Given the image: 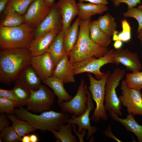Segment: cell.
Returning a JSON list of instances; mask_svg holds the SVG:
<instances>
[{
	"instance_id": "5bb4252c",
	"label": "cell",
	"mask_w": 142,
	"mask_h": 142,
	"mask_svg": "<svg viewBox=\"0 0 142 142\" xmlns=\"http://www.w3.org/2000/svg\"><path fill=\"white\" fill-rule=\"evenodd\" d=\"M31 65L42 81L52 76L55 67L49 50L31 58Z\"/></svg>"
},
{
	"instance_id": "f35d334b",
	"label": "cell",
	"mask_w": 142,
	"mask_h": 142,
	"mask_svg": "<svg viewBox=\"0 0 142 142\" xmlns=\"http://www.w3.org/2000/svg\"><path fill=\"white\" fill-rule=\"evenodd\" d=\"M7 115L3 113L0 115V131L9 126V122Z\"/></svg>"
},
{
	"instance_id": "ffe728a7",
	"label": "cell",
	"mask_w": 142,
	"mask_h": 142,
	"mask_svg": "<svg viewBox=\"0 0 142 142\" xmlns=\"http://www.w3.org/2000/svg\"><path fill=\"white\" fill-rule=\"evenodd\" d=\"M110 117L114 120L122 124L128 131L133 133L136 136L138 141L142 142V126L136 121L135 115L129 114L125 119L121 118L112 110L109 111Z\"/></svg>"
},
{
	"instance_id": "7bdbcfd3",
	"label": "cell",
	"mask_w": 142,
	"mask_h": 142,
	"mask_svg": "<svg viewBox=\"0 0 142 142\" xmlns=\"http://www.w3.org/2000/svg\"><path fill=\"white\" fill-rule=\"evenodd\" d=\"M9 0H0V13L4 11L6 5Z\"/></svg>"
},
{
	"instance_id": "ac0fdd59",
	"label": "cell",
	"mask_w": 142,
	"mask_h": 142,
	"mask_svg": "<svg viewBox=\"0 0 142 142\" xmlns=\"http://www.w3.org/2000/svg\"><path fill=\"white\" fill-rule=\"evenodd\" d=\"M58 33L53 31L34 38L27 48L31 56L38 55L48 50Z\"/></svg>"
},
{
	"instance_id": "f6af8a7d",
	"label": "cell",
	"mask_w": 142,
	"mask_h": 142,
	"mask_svg": "<svg viewBox=\"0 0 142 142\" xmlns=\"http://www.w3.org/2000/svg\"><path fill=\"white\" fill-rule=\"evenodd\" d=\"M30 142H37L38 141V138L35 134H32L29 135Z\"/></svg>"
},
{
	"instance_id": "d6a6232c",
	"label": "cell",
	"mask_w": 142,
	"mask_h": 142,
	"mask_svg": "<svg viewBox=\"0 0 142 142\" xmlns=\"http://www.w3.org/2000/svg\"><path fill=\"white\" fill-rule=\"evenodd\" d=\"M0 138L6 142H17L21 141V137L17 133L12 126H9L0 132Z\"/></svg>"
},
{
	"instance_id": "44dd1931",
	"label": "cell",
	"mask_w": 142,
	"mask_h": 142,
	"mask_svg": "<svg viewBox=\"0 0 142 142\" xmlns=\"http://www.w3.org/2000/svg\"><path fill=\"white\" fill-rule=\"evenodd\" d=\"M42 82L53 90L58 98V104L63 102L68 101L73 97L65 89L63 82L58 78L52 76L42 81Z\"/></svg>"
},
{
	"instance_id": "ee69618b",
	"label": "cell",
	"mask_w": 142,
	"mask_h": 142,
	"mask_svg": "<svg viewBox=\"0 0 142 142\" xmlns=\"http://www.w3.org/2000/svg\"><path fill=\"white\" fill-rule=\"evenodd\" d=\"M123 45V42L120 40H117L115 41L113 46L115 49H119L121 48Z\"/></svg>"
},
{
	"instance_id": "8992f818",
	"label": "cell",
	"mask_w": 142,
	"mask_h": 142,
	"mask_svg": "<svg viewBox=\"0 0 142 142\" xmlns=\"http://www.w3.org/2000/svg\"><path fill=\"white\" fill-rule=\"evenodd\" d=\"M125 71L119 68L114 69L107 80L105 89V106L106 110H112L118 115L122 113V104L116 94V89L125 76Z\"/></svg>"
},
{
	"instance_id": "83f0119b",
	"label": "cell",
	"mask_w": 142,
	"mask_h": 142,
	"mask_svg": "<svg viewBox=\"0 0 142 142\" xmlns=\"http://www.w3.org/2000/svg\"><path fill=\"white\" fill-rule=\"evenodd\" d=\"M7 115L12 122V126L21 136L33 133L36 130L27 121L21 120L13 115L7 114Z\"/></svg>"
},
{
	"instance_id": "2e32d148",
	"label": "cell",
	"mask_w": 142,
	"mask_h": 142,
	"mask_svg": "<svg viewBox=\"0 0 142 142\" xmlns=\"http://www.w3.org/2000/svg\"><path fill=\"white\" fill-rule=\"evenodd\" d=\"M42 81L31 64L25 67L18 74L14 82L28 89L36 90L41 85Z\"/></svg>"
},
{
	"instance_id": "74e56055",
	"label": "cell",
	"mask_w": 142,
	"mask_h": 142,
	"mask_svg": "<svg viewBox=\"0 0 142 142\" xmlns=\"http://www.w3.org/2000/svg\"><path fill=\"white\" fill-rule=\"evenodd\" d=\"M0 97L13 101L16 103L17 102V98L12 89L6 90L0 88Z\"/></svg>"
},
{
	"instance_id": "f1b7e54d",
	"label": "cell",
	"mask_w": 142,
	"mask_h": 142,
	"mask_svg": "<svg viewBox=\"0 0 142 142\" xmlns=\"http://www.w3.org/2000/svg\"><path fill=\"white\" fill-rule=\"evenodd\" d=\"M4 17L1 22L0 26L12 27L24 23V16L14 10L4 11Z\"/></svg>"
},
{
	"instance_id": "f546056e",
	"label": "cell",
	"mask_w": 142,
	"mask_h": 142,
	"mask_svg": "<svg viewBox=\"0 0 142 142\" xmlns=\"http://www.w3.org/2000/svg\"><path fill=\"white\" fill-rule=\"evenodd\" d=\"M34 0H9L4 11L14 10L24 15L30 4Z\"/></svg>"
},
{
	"instance_id": "d590c367",
	"label": "cell",
	"mask_w": 142,
	"mask_h": 142,
	"mask_svg": "<svg viewBox=\"0 0 142 142\" xmlns=\"http://www.w3.org/2000/svg\"><path fill=\"white\" fill-rule=\"evenodd\" d=\"M125 17H132L136 19L138 23V27L137 32L138 33L142 29V10L134 7L128 9L126 12L123 13Z\"/></svg>"
},
{
	"instance_id": "30bf717a",
	"label": "cell",
	"mask_w": 142,
	"mask_h": 142,
	"mask_svg": "<svg viewBox=\"0 0 142 142\" xmlns=\"http://www.w3.org/2000/svg\"><path fill=\"white\" fill-rule=\"evenodd\" d=\"M120 89L122 95L118 98L129 114L142 116V93L141 90L129 88L122 80Z\"/></svg>"
},
{
	"instance_id": "8fae6325",
	"label": "cell",
	"mask_w": 142,
	"mask_h": 142,
	"mask_svg": "<svg viewBox=\"0 0 142 142\" xmlns=\"http://www.w3.org/2000/svg\"><path fill=\"white\" fill-rule=\"evenodd\" d=\"M85 85L88 97L87 108L84 113L80 116L73 115L67 121V123L77 124L78 126L77 131L80 133H82L83 129H86L88 131V133L86 139L88 140L96 133L97 129L95 126L91 125V119L89 115L90 112L94 109V107L92 94L88 90L86 83Z\"/></svg>"
},
{
	"instance_id": "7a4b0ae2",
	"label": "cell",
	"mask_w": 142,
	"mask_h": 142,
	"mask_svg": "<svg viewBox=\"0 0 142 142\" xmlns=\"http://www.w3.org/2000/svg\"><path fill=\"white\" fill-rule=\"evenodd\" d=\"M91 21V18L81 21L78 38L69 56V61L72 64L93 57L100 58L109 50L108 48L96 44L90 38L89 26Z\"/></svg>"
},
{
	"instance_id": "60d3db41",
	"label": "cell",
	"mask_w": 142,
	"mask_h": 142,
	"mask_svg": "<svg viewBox=\"0 0 142 142\" xmlns=\"http://www.w3.org/2000/svg\"><path fill=\"white\" fill-rule=\"evenodd\" d=\"M103 133L107 137L110 138L118 142H122L113 134L111 131L110 125H109L106 130L103 131Z\"/></svg>"
},
{
	"instance_id": "7c38bea8",
	"label": "cell",
	"mask_w": 142,
	"mask_h": 142,
	"mask_svg": "<svg viewBox=\"0 0 142 142\" xmlns=\"http://www.w3.org/2000/svg\"><path fill=\"white\" fill-rule=\"evenodd\" d=\"M51 8L44 0H34L23 16L25 23L35 28L48 14Z\"/></svg>"
},
{
	"instance_id": "cb8c5ba5",
	"label": "cell",
	"mask_w": 142,
	"mask_h": 142,
	"mask_svg": "<svg viewBox=\"0 0 142 142\" xmlns=\"http://www.w3.org/2000/svg\"><path fill=\"white\" fill-rule=\"evenodd\" d=\"M89 30L90 36L92 40L100 46L108 48L112 41L111 37L100 29L97 20L91 21Z\"/></svg>"
},
{
	"instance_id": "3957f363",
	"label": "cell",
	"mask_w": 142,
	"mask_h": 142,
	"mask_svg": "<svg viewBox=\"0 0 142 142\" xmlns=\"http://www.w3.org/2000/svg\"><path fill=\"white\" fill-rule=\"evenodd\" d=\"M22 107L15 109V114L19 119L28 122L36 129L42 131H58L59 125L67 123L70 119L69 114L49 110L39 115L31 113Z\"/></svg>"
},
{
	"instance_id": "7402d4cb",
	"label": "cell",
	"mask_w": 142,
	"mask_h": 142,
	"mask_svg": "<svg viewBox=\"0 0 142 142\" xmlns=\"http://www.w3.org/2000/svg\"><path fill=\"white\" fill-rule=\"evenodd\" d=\"M77 5L78 9V16L82 20L88 19L93 15L102 14L108 10L106 5L80 2L77 3Z\"/></svg>"
},
{
	"instance_id": "ba28073f",
	"label": "cell",
	"mask_w": 142,
	"mask_h": 142,
	"mask_svg": "<svg viewBox=\"0 0 142 142\" xmlns=\"http://www.w3.org/2000/svg\"><path fill=\"white\" fill-rule=\"evenodd\" d=\"M30 92V95L26 105L27 110L34 113L50 110L56 96L52 90L42 84L38 90Z\"/></svg>"
},
{
	"instance_id": "1f68e13d",
	"label": "cell",
	"mask_w": 142,
	"mask_h": 142,
	"mask_svg": "<svg viewBox=\"0 0 142 142\" xmlns=\"http://www.w3.org/2000/svg\"><path fill=\"white\" fill-rule=\"evenodd\" d=\"M125 80L129 88L141 90L142 89V71L126 74Z\"/></svg>"
},
{
	"instance_id": "f5cc1de1",
	"label": "cell",
	"mask_w": 142,
	"mask_h": 142,
	"mask_svg": "<svg viewBox=\"0 0 142 142\" xmlns=\"http://www.w3.org/2000/svg\"></svg>"
},
{
	"instance_id": "9c48e42d",
	"label": "cell",
	"mask_w": 142,
	"mask_h": 142,
	"mask_svg": "<svg viewBox=\"0 0 142 142\" xmlns=\"http://www.w3.org/2000/svg\"><path fill=\"white\" fill-rule=\"evenodd\" d=\"M88 99L85 82L83 78L75 96L69 101L63 102L58 104L61 112L79 116L84 113L87 108Z\"/></svg>"
},
{
	"instance_id": "c3c4849f",
	"label": "cell",
	"mask_w": 142,
	"mask_h": 142,
	"mask_svg": "<svg viewBox=\"0 0 142 142\" xmlns=\"http://www.w3.org/2000/svg\"><path fill=\"white\" fill-rule=\"evenodd\" d=\"M138 38L141 41H142V29L138 33Z\"/></svg>"
},
{
	"instance_id": "836d02e7",
	"label": "cell",
	"mask_w": 142,
	"mask_h": 142,
	"mask_svg": "<svg viewBox=\"0 0 142 142\" xmlns=\"http://www.w3.org/2000/svg\"><path fill=\"white\" fill-rule=\"evenodd\" d=\"M16 107V102L4 98L0 97V112L14 115L15 108Z\"/></svg>"
},
{
	"instance_id": "277c9868",
	"label": "cell",
	"mask_w": 142,
	"mask_h": 142,
	"mask_svg": "<svg viewBox=\"0 0 142 142\" xmlns=\"http://www.w3.org/2000/svg\"><path fill=\"white\" fill-rule=\"evenodd\" d=\"M34 29L25 23L14 27L0 26L1 49L27 48L34 38Z\"/></svg>"
},
{
	"instance_id": "b9f144b4",
	"label": "cell",
	"mask_w": 142,
	"mask_h": 142,
	"mask_svg": "<svg viewBox=\"0 0 142 142\" xmlns=\"http://www.w3.org/2000/svg\"><path fill=\"white\" fill-rule=\"evenodd\" d=\"M79 2H83L84 1L89 2L90 3L106 5L108 3L107 0H78Z\"/></svg>"
},
{
	"instance_id": "ab89813d",
	"label": "cell",
	"mask_w": 142,
	"mask_h": 142,
	"mask_svg": "<svg viewBox=\"0 0 142 142\" xmlns=\"http://www.w3.org/2000/svg\"><path fill=\"white\" fill-rule=\"evenodd\" d=\"M73 130L74 131L75 133L78 136L80 142H84V138L86 135L87 130L86 129H83L80 133H79L76 130V124H72Z\"/></svg>"
},
{
	"instance_id": "7dc6e473",
	"label": "cell",
	"mask_w": 142,
	"mask_h": 142,
	"mask_svg": "<svg viewBox=\"0 0 142 142\" xmlns=\"http://www.w3.org/2000/svg\"><path fill=\"white\" fill-rule=\"evenodd\" d=\"M55 0H44L47 5L50 7H52L54 4Z\"/></svg>"
},
{
	"instance_id": "4316f807",
	"label": "cell",
	"mask_w": 142,
	"mask_h": 142,
	"mask_svg": "<svg viewBox=\"0 0 142 142\" xmlns=\"http://www.w3.org/2000/svg\"><path fill=\"white\" fill-rule=\"evenodd\" d=\"M97 20L100 29L108 35L111 36L116 30L117 23L114 18L109 13L100 16Z\"/></svg>"
},
{
	"instance_id": "9a60e30c",
	"label": "cell",
	"mask_w": 142,
	"mask_h": 142,
	"mask_svg": "<svg viewBox=\"0 0 142 142\" xmlns=\"http://www.w3.org/2000/svg\"><path fill=\"white\" fill-rule=\"evenodd\" d=\"M113 56L115 64H122L128 71L132 72H139L142 69L137 54L131 52L128 49H114Z\"/></svg>"
},
{
	"instance_id": "681fc988",
	"label": "cell",
	"mask_w": 142,
	"mask_h": 142,
	"mask_svg": "<svg viewBox=\"0 0 142 142\" xmlns=\"http://www.w3.org/2000/svg\"><path fill=\"white\" fill-rule=\"evenodd\" d=\"M138 8L139 9L142 10V4L138 6Z\"/></svg>"
},
{
	"instance_id": "5b68a950",
	"label": "cell",
	"mask_w": 142,
	"mask_h": 142,
	"mask_svg": "<svg viewBox=\"0 0 142 142\" xmlns=\"http://www.w3.org/2000/svg\"><path fill=\"white\" fill-rule=\"evenodd\" d=\"M110 74V71H107L102 78L99 80L94 78L91 73H88L87 74L89 80V85L88 89L96 104V108L90 119L96 123L99 122L101 119L107 120L108 118L104 102L106 84Z\"/></svg>"
},
{
	"instance_id": "6da1fadb",
	"label": "cell",
	"mask_w": 142,
	"mask_h": 142,
	"mask_svg": "<svg viewBox=\"0 0 142 142\" xmlns=\"http://www.w3.org/2000/svg\"><path fill=\"white\" fill-rule=\"evenodd\" d=\"M32 56L27 48L1 50L0 52V82L9 85L20 73L30 64Z\"/></svg>"
},
{
	"instance_id": "f907efd6",
	"label": "cell",
	"mask_w": 142,
	"mask_h": 142,
	"mask_svg": "<svg viewBox=\"0 0 142 142\" xmlns=\"http://www.w3.org/2000/svg\"><path fill=\"white\" fill-rule=\"evenodd\" d=\"M111 0V1H114L115 0Z\"/></svg>"
},
{
	"instance_id": "816d5d0a",
	"label": "cell",
	"mask_w": 142,
	"mask_h": 142,
	"mask_svg": "<svg viewBox=\"0 0 142 142\" xmlns=\"http://www.w3.org/2000/svg\"><path fill=\"white\" fill-rule=\"evenodd\" d=\"M141 45H142V41H141Z\"/></svg>"
},
{
	"instance_id": "e0dca14e",
	"label": "cell",
	"mask_w": 142,
	"mask_h": 142,
	"mask_svg": "<svg viewBox=\"0 0 142 142\" xmlns=\"http://www.w3.org/2000/svg\"><path fill=\"white\" fill-rule=\"evenodd\" d=\"M59 11L62 19L64 32L69 28L72 20L78 15V9L75 0H59L54 4Z\"/></svg>"
},
{
	"instance_id": "d4e9b609",
	"label": "cell",
	"mask_w": 142,
	"mask_h": 142,
	"mask_svg": "<svg viewBox=\"0 0 142 142\" xmlns=\"http://www.w3.org/2000/svg\"><path fill=\"white\" fill-rule=\"evenodd\" d=\"M64 31L62 30L58 33L49 49L55 68L58 62L67 55L64 46Z\"/></svg>"
},
{
	"instance_id": "4fadbf2b",
	"label": "cell",
	"mask_w": 142,
	"mask_h": 142,
	"mask_svg": "<svg viewBox=\"0 0 142 142\" xmlns=\"http://www.w3.org/2000/svg\"><path fill=\"white\" fill-rule=\"evenodd\" d=\"M62 18L60 13L54 4L51 7L47 16L35 28L34 38L53 31L59 33L62 29Z\"/></svg>"
},
{
	"instance_id": "484cf974",
	"label": "cell",
	"mask_w": 142,
	"mask_h": 142,
	"mask_svg": "<svg viewBox=\"0 0 142 142\" xmlns=\"http://www.w3.org/2000/svg\"><path fill=\"white\" fill-rule=\"evenodd\" d=\"M58 131L51 132L53 134L57 142H77L78 140L72 132L73 129L72 124L68 123L66 125L61 124L59 125Z\"/></svg>"
},
{
	"instance_id": "8d00e7d4",
	"label": "cell",
	"mask_w": 142,
	"mask_h": 142,
	"mask_svg": "<svg viewBox=\"0 0 142 142\" xmlns=\"http://www.w3.org/2000/svg\"><path fill=\"white\" fill-rule=\"evenodd\" d=\"M141 0H115L113 1L115 7L119 6L122 3L126 4L128 9H131L136 6L138 4L141 3Z\"/></svg>"
},
{
	"instance_id": "52a82bcc",
	"label": "cell",
	"mask_w": 142,
	"mask_h": 142,
	"mask_svg": "<svg viewBox=\"0 0 142 142\" xmlns=\"http://www.w3.org/2000/svg\"><path fill=\"white\" fill-rule=\"evenodd\" d=\"M113 50V49L109 50L103 56L99 58L93 57L73 64V71L74 75L88 72L94 74L97 79H100L105 73L101 71V68L108 63L115 64Z\"/></svg>"
},
{
	"instance_id": "4dcf8cb0",
	"label": "cell",
	"mask_w": 142,
	"mask_h": 142,
	"mask_svg": "<svg viewBox=\"0 0 142 142\" xmlns=\"http://www.w3.org/2000/svg\"><path fill=\"white\" fill-rule=\"evenodd\" d=\"M12 90L17 99L16 107L26 105L30 95V91L18 84H15Z\"/></svg>"
},
{
	"instance_id": "d6986e66",
	"label": "cell",
	"mask_w": 142,
	"mask_h": 142,
	"mask_svg": "<svg viewBox=\"0 0 142 142\" xmlns=\"http://www.w3.org/2000/svg\"><path fill=\"white\" fill-rule=\"evenodd\" d=\"M68 57L66 55L58 62L52 76L60 79L65 84L75 83L76 81L72 64L70 62Z\"/></svg>"
},
{
	"instance_id": "e575fe53",
	"label": "cell",
	"mask_w": 142,
	"mask_h": 142,
	"mask_svg": "<svg viewBox=\"0 0 142 142\" xmlns=\"http://www.w3.org/2000/svg\"><path fill=\"white\" fill-rule=\"evenodd\" d=\"M122 31L118 34V40L126 42L131 39V28L130 25L126 19H124L121 21Z\"/></svg>"
},
{
	"instance_id": "bcb514c9",
	"label": "cell",
	"mask_w": 142,
	"mask_h": 142,
	"mask_svg": "<svg viewBox=\"0 0 142 142\" xmlns=\"http://www.w3.org/2000/svg\"><path fill=\"white\" fill-rule=\"evenodd\" d=\"M21 141L22 142H30L29 135L26 134L23 136L22 138Z\"/></svg>"
},
{
	"instance_id": "603a6c76",
	"label": "cell",
	"mask_w": 142,
	"mask_h": 142,
	"mask_svg": "<svg viewBox=\"0 0 142 142\" xmlns=\"http://www.w3.org/2000/svg\"><path fill=\"white\" fill-rule=\"evenodd\" d=\"M81 20L78 17L72 25L64 32V46L66 54L69 57L77 41Z\"/></svg>"
}]
</instances>
